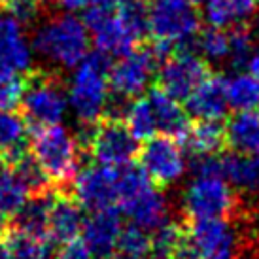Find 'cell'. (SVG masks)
Listing matches in <instances>:
<instances>
[{"instance_id": "cell-1", "label": "cell", "mask_w": 259, "mask_h": 259, "mask_svg": "<svg viewBox=\"0 0 259 259\" xmlns=\"http://www.w3.org/2000/svg\"><path fill=\"white\" fill-rule=\"evenodd\" d=\"M83 23L97 53L117 59L137 50L148 32L146 4L142 0H95L83 10Z\"/></svg>"}, {"instance_id": "cell-2", "label": "cell", "mask_w": 259, "mask_h": 259, "mask_svg": "<svg viewBox=\"0 0 259 259\" xmlns=\"http://www.w3.org/2000/svg\"><path fill=\"white\" fill-rule=\"evenodd\" d=\"M30 46L34 55L44 63L63 70H72L89 53L91 36L83 19L72 12H66L44 21L34 30Z\"/></svg>"}, {"instance_id": "cell-3", "label": "cell", "mask_w": 259, "mask_h": 259, "mask_svg": "<svg viewBox=\"0 0 259 259\" xmlns=\"http://www.w3.org/2000/svg\"><path fill=\"white\" fill-rule=\"evenodd\" d=\"M108 59L101 53H87L83 61L72 68L66 102L68 110L85 127H93L101 121L106 108L110 106V81H108Z\"/></svg>"}, {"instance_id": "cell-4", "label": "cell", "mask_w": 259, "mask_h": 259, "mask_svg": "<svg viewBox=\"0 0 259 259\" xmlns=\"http://www.w3.org/2000/svg\"><path fill=\"white\" fill-rule=\"evenodd\" d=\"M146 21L153 50L161 59L178 48H186L201 32V14L187 0H151L146 6Z\"/></svg>"}, {"instance_id": "cell-5", "label": "cell", "mask_w": 259, "mask_h": 259, "mask_svg": "<svg viewBox=\"0 0 259 259\" xmlns=\"http://www.w3.org/2000/svg\"><path fill=\"white\" fill-rule=\"evenodd\" d=\"M131 223L151 231L168 220V201L140 166H119L117 206Z\"/></svg>"}, {"instance_id": "cell-6", "label": "cell", "mask_w": 259, "mask_h": 259, "mask_svg": "<svg viewBox=\"0 0 259 259\" xmlns=\"http://www.w3.org/2000/svg\"><path fill=\"white\" fill-rule=\"evenodd\" d=\"M30 153L44 178L55 184L72 180L79 168V144L65 125L36 127L30 137Z\"/></svg>"}, {"instance_id": "cell-7", "label": "cell", "mask_w": 259, "mask_h": 259, "mask_svg": "<svg viewBox=\"0 0 259 259\" xmlns=\"http://www.w3.org/2000/svg\"><path fill=\"white\" fill-rule=\"evenodd\" d=\"M237 204L235 189L222 172L193 174L182 193L184 212L191 220L199 218H225Z\"/></svg>"}, {"instance_id": "cell-8", "label": "cell", "mask_w": 259, "mask_h": 259, "mask_svg": "<svg viewBox=\"0 0 259 259\" xmlns=\"http://www.w3.org/2000/svg\"><path fill=\"white\" fill-rule=\"evenodd\" d=\"M140 168L155 186H172L187 172V155L180 138L172 135H153L138 150Z\"/></svg>"}, {"instance_id": "cell-9", "label": "cell", "mask_w": 259, "mask_h": 259, "mask_svg": "<svg viewBox=\"0 0 259 259\" xmlns=\"http://www.w3.org/2000/svg\"><path fill=\"white\" fill-rule=\"evenodd\" d=\"M159 53L153 48L150 50H133L127 55L117 57L108 68L110 91L121 99H137L150 89L151 79L157 74Z\"/></svg>"}, {"instance_id": "cell-10", "label": "cell", "mask_w": 259, "mask_h": 259, "mask_svg": "<svg viewBox=\"0 0 259 259\" xmlns=\"http://www.w3.org/2000/svg\"><path fill=\"white\" fill-rule=\"evenodd\" d=\"M21 106L27 123L34 127L63 123L68 114L65 87L48 76H36L30 83H25Z\"/></svg>"}, {"instance_id": "cell-11", "label": "cell", "mask_w": 259, "mask_h": 259, "mask_svg": "<svg viewBox=\"0 0 259 259\" xmlns=\"http://www.w3.org/2000/svg\"><path fill=\"white\" fill-rule=\"evenodd\" d=\"M187 246L197 259H235L238 252V233L225 218L191 220L184 231Z\"/></svg>"}, {"instance_id": "cell-12", "label": "cell", "mask_w": 259, "mask_h": 259, "mask_svg": "<svg viewBox=\"0 0 259 259\" xmlns=\"http://www.w3.org/2000/svg\"><path fill=\"white\" fill-rule=\"evenodd\" d=\"M87 144L97 163L114 168L131 165L138 153V140L131 135L125 123L115 117L95 123L87 138Z\"/></svg>"}, {"instance_id": "cell-13", "label": "cell", "mask_w": 259, "mask_h": 259, "mask_svg": "<svg viewBox=\"0 0 259 259\" xmlns=\"http://www.w3.org/2000/svg\"><path fill=\"white\" fill-rule=\"evenodd\" d=\"M208 76V65L201 53L178 48L163 57V63L157 68L159 87L168 95L184 101L202 79Z\"/></svg>"}, {"instance_id": "cell-14", "label": "cell", "mask_w": 259, "mask_h": 259, "mask_svg": "<svg viewBox=\"0 0 259 259\" xmlns=\"http://www.w3.org/2000/svg\"><path fill=\"white\" fill-rule=\"evenodd\" d=\"M46 182L32 159L23 157L15 165L0 166V214L17 216L30 195L42 191Z\"/></svg>"}, {"instance_id": "cell-15", "label": "cell", "mask_w": 259, "mask_h": 259, "mask_svg": "<svg viewBox=\"0 0 259 259\" xmlns=\"http://www.w3.org/2000/svg\"><path fill=\"white\" fill-rule=\"evenodd\" d=\"M74 180V201L85 210H102L117 206L119 168L101 163L89 165L76 172Z\"/></svg>"}, {"instance_id": "cell-16", "label": "cell", "mask_w": 259, "mask_h": 259, "mask_svg": "<svg viewBox=\"0 0 259 259\" xmlns=\"http://www.w3.org/2000/svg\"><path fill=\"white\" fill-rule=\"evenodd\" d=\"M121 231L123 218L117 208H102L93 210L91 216L83 218L79 237L97 259H112L117 250Z\"/></svg>"}, {"instance_id": "cell-17", "label": "cell", "mask_w": 259, "mask_h": 259, "mask_svg": "<svg viewBox=\"0 0 259 259\" xmlns=\"http://www.w3.org/2000/svg\"><path fill=\"white\" fill-rule=\"evenodd\" d=\"M34 51L23 23L10 14H0V68L23 74L30 70Z\"/></svg>"}, {"instance_id": "cell-18", "label": "cell", "mask_w": 259, "mask_h": 259, "mask_svg": "<svg viewBox=\"0 0 259 259\" xmlns=\"http://www.w3.org/2000/svg\"><path fill=\"white\" fill-rule=\"evenodd\" d=\"M186 112L195 119L222 121L229 112L225 95V79L222 76H206L186 99Z\"/></svg>"}, {"instance_id": "cell-19", "label": "cell", "mask_w": 259, "mask_h": 259, "mask_svg": "<svg viewBox=\"0 0 259 259\" xmlns=\"http://www.w3.org/2000/svg\"><path fill=\"white\" fill-rule=\"evenodd\" d=\"M83 225V208L74 199L68 197H53L48 214L46 233L51 242H68L79 237Z\"/></svg>"}, {"instance_id": "cell-20", "label": "cell", "mask_w": 259, "mask_h": 259, "mask_svg": "<svg viewBox=\"0 0 259 259\" xmlns=\"http://www.w3.org/2000/svg\"><path fill=\"white\" fill-rule=\"evenodd\" d=\"M220 172L233 189L259 195V153L233 151L220 159Z\"/></svg>"}, {"instance_id": "cell-21", "label": "cell", "mask_w": 259, "mask_h": 259, "mask_svg": "<svg viewBox=\"0 0 259 259\" xmlns=\"http://www.w3.org/2000/svg\"><path fill=\"white\" fill-rule=\"evenodd\" d=\"M148 102H150L151 110L155 114V121H157L159 131H163L166 135L180 138L184 137V133L187 131V112L186 108H182L180 101L163 91L161 87H151L148 89Z\"/></svg>"}, {"instance_id": "cell-22", "label": "cell", "mask_w": 259, "mask_h": 259, "mask_svg": "<svg viewBox=\"0 0 259 259\" xmlns=\"http://www.w3.org/2000/svg\"><path fill=\"white\" fill-rule=\"evenodd\" d=\"M29 123L14 110H0V155L8 165L19 163L27 157Z\"/></svg>"}, {"instance_id": "cell-23", "label": "cell", "mask_w": 259, "mask_h": 259, "mask_svg": "<svg viewBox=\"0 0 259 259\" xmlns=\"http://www.w3.org/2000/svg\"><path fill=\"white\" fill-rule=\"evenodd\" d=\"M202 17L210 27L233 29L252 19L257 10V0H204Z\"/></svg>"}, {"instance_id": "cell-24", "label": "cell", "mask_w": 259, "mask_h": 259, "mask_svg": "<svg viewBox=\"0 0 259 259\" xmlns=\"http://www.w3.org/2000/svg\"><path fill=\"white\" fill-rule=\"evenodd\" d=\"M6 259H53V248L48 235L14 229L2 240Z\"/></svg>"}, {"instance_id": "cell-25", "label": "cell", "mask_w": 259, "mask_h": 259, "mask_svg": "<svg viewBox=\"0 0 259 259\" xmlns=\"http://www.w3.org/2000/svg\"><path fill=\"white\" fill-rule=\"evenodd\" d=\"M225 142L233 151L255 153L259 151V114L255 110L237 112L225 127Z\"/></svg>"}, {"instance_id": "cell-26", "label": "cell", "mask_w": 259, "mask_h": 259, "mask_svg": "<svg viewBox=\"0 0 259 259\" xmlns=\"http://www.w3.org/2000/svg\"><path fill=\"white\" fill-rule=\"evenodd\" d=\"M182 142L193 155H216L225 144V127L220 121L197 119L193 125H187Z\"/></svg>"}, {"instance_id": "cell-27", "label": "cell", "mask_w": 259, "mask_h": 259, "mask_svg": "<svg viewBox=\"0 0 259 259\" xmlns=\"http://www.w3.org/2000/svg\"><path fill=\"white\" fill-rule=\"evenodd\" d=\"M229 108L237 112L259 108V81L250 72H237L225 79Z\"/></svg>"}, {"instance_id": "cell-28", "label": "cell", "mask_w": 259, "mask_h": 259, "mask_svg": "<svg viewBox=\"0 0 259 259\" xmlns=\"http://www.w3.org/2000/svg\"><path fill=\"white\" fill-rule=\"evenodd\" d=\"M123 123L137 140H146V138L157 135L159 131L155 114H153L148 99H144V97L131 99L125 112H123Z\"/></svg>"}, {"instance_id": "cell-29", "label": "cell", "mask_w": 259, "mask_h": 259, "mask_svg": "<svg viewBox=\"0 0 259 259\" xmlns=\"http://www.w3.org/2000/svg\"><path fill=\"white\" fill-rule=\"evenodd\" d=\"M51 201H53V195L46 193L44 189L30 195V199L25 202V206L17 212V227L30 231V233L48 235L46 227H48V214H50Z\"/></svg>"}, {"instance_id": "cell-30", "label": "cell", "mask_w": 259, "mask_h": 259, "mask_svg": "<svg viewBox=\"0 0 259 259\" xmlns=\"http://www.w3.org/2000/svg\"><path fill=\"white\" fill-rule=\"evenodd\" d=\"M182 238H184V229L178 223H172L166 220L165 223H161L155 229H151L150 255L153 259H172L174 252L180 246Z\"/></svg>"}, {"instance_id": "cell-31", "label": "cell", "mask_w": 259, "mask_h": 259, "mask_svg": "<svg viewBox=\"0 0 259 259\" xmlns=\"http://www.w3.org/2000/svg\"><path fill=\"white\" fill-rule=\"evenodd\" d=\"M195 40L199 46V53L204 61L222 63L229 57V32L225 29L210 27L204 32L197 34Z\"/></svg>"}, {"instance_id": "cell-32", "label": "cell", "mask_w": 259, "mask_h": 259, "mask_svg": "<svg viewBox=\"0 0 259 259\" xmlns=\"http://www.w3.org/2000/svg\"><path fill=\"white\" fill-rule=\"evenodd\" d=\"M150 244L151 242L148 229L131 223L127 227H123L115 253L131 255V257H150Z\"/></svg>"}, {"instance_id": "cell-33", "label": "cell", "mask_w": 259, "mask_h": 259, "mask_svg": "<svg viewBox=\"0 0 259 259\" xmlns=\"http://www.w3.org/2000/svg\"><path fill=\"white\" fill-rule=\"evenodd\" d=\"M25 79L21 74L0 68V110H14L21 104Z\"/></svg>"}, {"instance_id": "cell-34", "label": "cell", "mask_w": 259, "mask_h": 259, "mask_svg": "<svg viewBox=\"0 0 259 259\" xmlns=\"http://www.w3.org/2000/svg\"><path fill=\"white\" fill-rule=\"evenodd\" d=\"M253 51V38L250 30L244 29V25L233 27L229 30V61L235 68L246 65Z\"/></svg>"}, {"instance_id": "cell-35", "label": "cell", "mask_w": 259, "mask_h": 259, "mask_svg": "<svg viewBox=\"0 0 259 259\" xmlns=\"http://www.w3.org/2000/svg\"><path fill=\"white\" fill-rule=\"evenodd\" d=\"M0 4L6 8V14L14 15L21 23L34 19L40 10V0H0Z\"/></svg>"}, {"instance_id": "cell-36", "label": "cell", "mask_w": 259, "mask_h": 259, "mask_svg": "<svg viewBox=\"0 0 259 259\" xmlns=\"http://www.w3.org/2000/svg\"><path fill=\"white\" fill-rule=\"evenodd\" d=\"M53 259H97V257L89 252V248L79 238H74V240L63 242V246L53 255Z\"/></svg>"}, {"instance_id": "cell-37", "label": "cell", "mask_w": 259, "mask_h": 259, "mask_svg": "<svg viewBox=\"0 0 259 259\" xmlns=\"http://www.w3.org/2000/svg\"><path fill=\"white\" fill-rule=\"evenodd\" d=\"M95 0H57V4L66 12H83L87 6H91Z\"/></svg>"}, {"instance_id": "cell-38", "label": "cell", "mask_w": 259, "mask_h": 259, "mask_svg": "<svg viewBox=\"0 0 259 259\" xmlns=\"http://www.w3.org/2000/svg\"><path fill=\"white\" fill-rule=\"evenodd\" d=\"M246 66H248V72L252 74L253 78L259 81V50L257 51H252L250 59L246 61Z\"/></svg>"}, {"instance_id": "cell-39", "label": "cell", "mask_w": 259, "mask_h": 259, "mask_svg": "<svg viewBox=\"0 0 259 259\" xmlns=\"http://www.w3.org/2000/svg\"><path fill=\"white\" fill-rule=\"evenodd\" d=\"M4 233H6V216L0 214V238L4 237Z\"/></svg>"}, {"instance_id": "cell-40", "label": "cell", "mask_w": 259, "mask_h": 259, "mask_svg": "<svg viewBox=\"0 0 259 259\" xmlns=\"http://www.w3.org/2000/svg\"><path fill=\"white\" fill-rule=\"evenodd\" d=\"M112 259H150V257H131V255H121V253H114Z\"/></svg>"}, {"instance_id": "cell-41", "label": "cell", "mask_w": 259, "mask_h": 259, "mask_svg": "<svg viewBox=\"0 0 259 259\" xmlns=\"http://www.w3.org/2000/svg\"><path fill=\"white\" fill-rule=\"evenodd\" d=\"M187 2H191V4H195V6H199V4H202L204 0H187Z\"/></svg>"}, {"instance_id": "cell-42", "label": "cell", "mask_w": 259, "mask_h": 259, "mask_svg": "<svg viewBox=\"0 0 259 259\" xmlns=\"http://www.w3.org/2000/svg\"><path fill=\"white\" fill-rule=\"evenodd\" d=\"M253 259H259V253H257V255H255V257H253Z\"/></svg>"}, {"instance_id": "cell-43", "label": "cell", "mask_w": 259, "mask_h": 259, "mask_svg": "<svg viewBox=\"0 0 259 259\" xmlns=\"http://www.w3.org/2000/svg\"><path fill=\"white\" fill-rule=\"evenodd\" d=\"M257 4H259V0H257Z\"/></svg>"}, {"instance_id": "cell-44", "label": "cell", "mask_w": 259, "mask_h": 259, "mask_svg": "<svg viewBox=\"0 0 259 259\" xmlns=\"http://www.w3.org/2000/svg\"><path fill=\"white\" fill-rule=\"evenodd\" d=\"M257 110H259V108H257ZM257 114H259V112H257Z\"/></svg>"}]
</instances>
